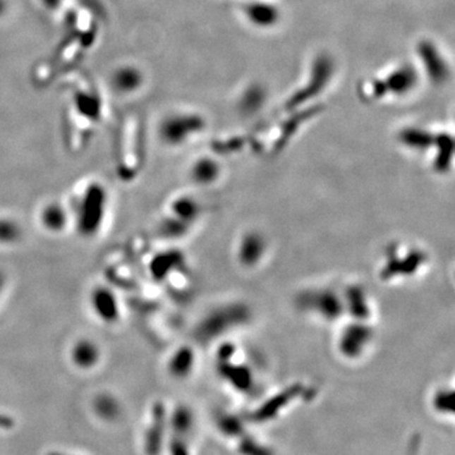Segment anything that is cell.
<instances>
[{"label": "cell", "instance_id": "8992f818", "mask_svg": "<svg viewBox=\"0 0 455 455\" xmlns=\"http://www.w3.org/2000/svg\"><path fill=\"white\" fill-rule=\"evenodd\" d=\"M94 410L100 419L104 421H114L121 415V405L109 394L99 396L94 402Z\"/></svg>", "mask_w": 455, "mask_h": 455}, {"label": "cell", "instance_id": "7a4b0ae2", "mask_svg": "<svg viewBox=\"0 0 455 455\" xmlns=\"http://www.w3.org/2000/svg\"><path fill=\"white\" fill-rule=\"evenodd\" d=\"M167 429H169V424H167V418L164 408L162 411L161 410L154 411L145 430V437H143L145 454L159 455L161 451H164L166 439H167Z\"/></svg>", "mask_w": 455, "mask_h": 455}, {"label": "cell", "instance_id": "ba28073f", "mask_svg": "<svg viewBox=\"0 0 455 455\" xmlns=\"http://www.w3.org/2000/svg\"><path fill=\"white\" fill-rule=\"evenodd\" d=\"M1 285H3V281H1V277H0V290H1Z\"/></svg>", "mask_w": 455, "mask_h": 455}, {"label": "cell", "instance_id": "277c9868", "mask_svg": "<svg viewBox=\"0 0 455 455\" xmlns=\"http://www.w3.org/2000/svg\"><path fill=\"white\" fill-rule=\"evenodd\" d=\"M100 348L92 340H78L71 348V360L80 370H92L100 362Z\"/></svg>", "mask_w": 455, "mask_h": 455}, {"label": "cell", "instance_id": "6da1fadb", "mask_svg": "<svg viewBox=\"0 0 455 455\" xmlns=\"http://www.w3.org/2000/svg\"><path fill=\"white\" fill-rule=\"evenodd\" d=\"M108 195L99 185H91L80 193L75 207L76 226L81 236L94 237L100 231L107 215Z\"/></svg>", "mask_w": 455, "mask_h": 455}, {"label": "cell", "instance_id": "9c48e42d", "mask_svg": "<svg viewBox=\"0 0 455 455\" xmlns=\"http://www.w3.org/2000/svg\"><path fill=\"white\" fill-rule=\"evenodd\" d=\"M61 455H63V454H61Z\"/></svg>", "mask_w": 455, "mask_h": 455}, {"label": "cell", "instance_id": "3957f363", "mask_svg": "<svg viewBox=\"0 0 455 455\" xmlns=\"http://www.w3.org/2000/svg\"><path fill=\"white\" fill-rule=\"evenodd\" d=\"M91 309L104 322H116L121 317V305L116 293L107 287H97L91 293Z\"/></svg>", "mask_w": 455, "mask_h": 455}, {"label": "cell", "instance_id": "52a82bcc", "mask_svg": "<svg viewBox=\"0 0 455 455\" xmlns=\"http://www.w3.org/2000/svg\"><path fill=\"white\" fill-rule=\"evenodd\" d=\"M22 231L17 222L11 219H0V243L1 244H11L17 242L20 238Z\"/></svg>", "mask_w": 455, "mask_h": 455}, {"label": "cell", "instance_id": "5b68a950", "mask_svg": "<svg viewBox=\"0 0 455 455\" xmlns=\"http://www.w3.org/2000/svg\"><path fill=\"white\" fill-rule=\"evenodd\" d=\"M41 222L46 229L51 231H60L65 229L68 222V214L66 209L61 207L57 202L49 204L41 214Z\"/></svg>", "mask_w": 455, "mask_h": 455}]
</instances>
